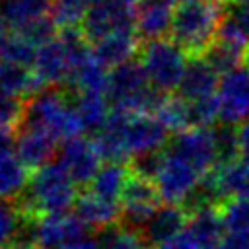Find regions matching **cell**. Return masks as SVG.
<instances>
[{
  "mask_svg": "<svg viewBox=\"0 0 249 249\" xmlns=\"http://www.w3.org/2000/svg\"><path fill=\"white\" fill-rule=\"evenodd\" d=\"M198 249H220L224 241V226L218 206H202L191 212L187 230Z\"/></svg>",
  "mask_w": 249,
  "mask_h": 249,
  "instance_id": "ffe728a7",
  "label": "cell"
},
{
  "mask_svg": "<svg viewBox=\"0 0 249 249\" xmlns=\"http://www.w3.org/2000/svg\"><path fill=\"white\" fill-rule=\"evenodd\" d=\"M220 80H222L220 74L208 64L204 56L189 58L185 76L179 86V95L191 103L214 97L218 93Z\"/></svg>",
  "mask_w": 249,
  "mask_h": 249,
  "instance_id": "ac0fdd59",
  "label": "cell"
},
{
  "mask_svg": "<svg viewBox=\"0 0 249 249\" xmlns=\"http://www.w3.org/2000/svg\"><path fill=\"white\" fill-rule=\"evenodd\" d=\"M80 27L60 29L58 35L37 51L33 64V74L43 84V88H62L68 86L70 76L82 56L89 51Z\"/></svg>",
  "mask_w": 249,
  "mask_h": 249,
  "instance_id": "5b68a950",
  "label": "cell"
},
{
  "mask_svg": "<svg viewBox=\"0 0 249 249\" xmlns=\"http://www.w3.org/2000/svg\"><path fill=\"white\" fill-rule=\"evenodd\" d=\"M239 2H249V0H239Z\"/></svg>",
  "mask_w": 249,
  "mask_h": 249,
  "instance_id": "f6af8a7d",
  "label": "cell"
},
{
  "mask_svg": "<svg viewBox=\"0 0 249 249\" xmlns=\"http://www.w3.org/2000/svg\"><path fill=\"white\" fill-rule=\"evenodd\" d=\"M14 148L23 165L33 173L51 163L56 150V138L39 126H19L16 130Z\"/></svg>",
  "mask_w": 249,
  "mask_h": 249,
  "instance_id": "9a60e30c",
  "label": "cell"
},
{
  "mask_svg": "<svg viewBox=\"0 0 249 249\" xmlns=\"http://www.w3.org/2000/svg\"><path fill=\"white\" fill-rule=\"evenodd\" d=\"M23 107L25 103L21 99L10 97L6 93L0 91V121L8 126H12L14 130L19 126L21 117H23Z\"/></svg>",
  "mask_w": 249,
  "mask_h": 249,
  "instance_id": "d590c367",
  "label": "cell"
},
{
  "mask_svg": "<svg viewBox=\"0 0 249 249\" xmlns=\"http://www.w3.org/2000/svg\"><path fill=\"white\" fill-rule=\"evenodd\" d=\"M245 53L247 51H239V49H233L230 45H224L220 41H216L204 54V58L208 60V64L220 74V76H226L237 68H241V60H245Z\"/></svg>",
  "mask_w": 249,
  "mask_h": 249,
  "instance_id": "1f68e13d",
  "label": "cell"
},
{
  "mask_svg": "<svg viewBox=\"0 0 249 249\" xmlns=\"http://www.w3.org/2000/svg\"><path fill=\"white\" fill-rule=\"evenodd\" d=\"M43 84L37 80L31 68L19 66V64H10V62H0V91L21 99L23 103L43 91Z\"/></svg>",
  "mask_w": 249,
  "mask_h": 249,
  "instance_id": "7402d4cb",
  "label": "cell"
},
{
  "mask_svg": "<svg viewBox=\"0 0 249 249\" xmlns=\"http://www.w3.org/2000/svg\"><path fill=\"white\" fill-rule=\"evenodd\" d=\"M56 2H62V4H70V6H78V8H84L88 10L95 0H56Z\"/></svg>",
  "mask_w": 249,
  "mask_h": 249,
  "instance_id": "ab89813d",
  "label": "cell"
},
{
  "mask_svg": "<svg viewBox=\"0 0 249 249\" xmlns=\"http://www.w3.org/2000/svg\"><path fill=\"white\" fill-rule=\"evenodd\" d=\"M130 175H132V171L124 163H105V165H101V169L97 171L93 181L88 185V191H91L93 195H97L101 198L121 204V196H123V191H124Z\"/></svg>",
  "mask_w": 249,
  "mask_h": 249,
  "instance_id": "4316f807",
  "label": "cell"
},
{
  "mask_svg": "<svg viewBox=\"0 0 249 249\" xmlns=\"http://www.w3.org/2000/svg\"><path fill=\"white\" fill-rule=\"evenodd\" d=\"M160 200L161 196L156 189V183L132 173L121 196V216L124 228L142 231L161 206Z\"/></svg>",
  "mask_w": 249,
  "mask_h": 249,
  "instance_id": "9c48e42d",
  "label": "cell"
},
{
  "mask_svg": "<svg viewBox=\"0 0 249 249\" xmlns=\"http://www.w3.org/2000/svg\"><path fill=\"white\" fill-rule=\"evenodd\" d=\"M156 117L163 123V126L169 130V132H185V130H191L195 128V121H193V109H191V103L187 99H183L179 93L173 95H165L156 111Z\"/></svg>",
  "mask_w": 249,
  "mask_h": 249,
  "instance_id": "83f0119b",
  "label": "cell"
},
{
  "mask_svg": "<svg viewBox=\"0 0 249 249\" xmlns=\"http://www.w3.org/2000/svg\"><path fill=\"white\" fill-rule=\"evenodd\" d=\"M16 243L23 249H101V239L78 214L29 218Z\"/></svg>",
  "mask_w": 249,
  "mask_h": 249,
  "instance_id": "7a4b0ae2",
  "label": "cell"
},
{
  "mask_svg": "<svg viewBox=\"0 0 249 249\" xmlns=\"http://www.w3.org/2000/svg\"><path fill=\"white\" fill-rule=\"evenodd\" d=\"M18 33H21L35 49L45 47L47 43H51V41L58 35V33H56V23H54V19H53L51 16L41 18V19L29 23V25H25V27L19 29Z\"/></svg>",
  "mask_w": 249,
  "mask_h": 249,
  "instance_id": "e575fe53",
  "label": "cell"
},
{
  "mask_svg": "<svg viewBox=\"0 0 249 249\" xmlns=\"http://www.w3.org/2000/svg\"><path fill=\"white\" fill-rule=\"evenodd\" d=\"M181 2H191V0H181Z\"/></svg>",
  "mask_w": 249,
  "mask_h": 249,
  "instance_id": "bcb514c9",
  "label": "cell"
},
{
  "mask_svg": "<svg viewBox=\"0 0 249 249\" xmlns=\"http://www.w3.org/2000/svg\"><path fill=\"white\" fill-rule=\"evenodd\" d=\"M245 66L249 68V49H247V53H245Z\"/></svg>",
  "mask_w": 249,
  "mask_h": 249,
  "instance_id": "ee69618b",
  "label": "cell"
},
{
  "mask_svg": "<svg viewBox=\"0 0 249 249\" xmlns=\"http://www.w3.org/2000/svg\"><path fill=\"white\" fill-rule=\"evenodd\" d=\"M204 177L206 175H202L195 165H191L187 160H183L165 146L161 156V165L158 169L154 183L165 204L185 206L191 200V196L196 193Z\"/></svg>",
  "mask_w": 249,
  "mask_h": 249,
  "instance_id": "52a82bcc",
  "label": "cell"
},
{
  "mask_svg": "<svg viewBox=\"0 0 249 249\" xmlns=\"http://www.w3.org/2000/svg\"><path fill=\"white\" fill-rule=\"evenodd\" d=\"M224 16V4L218 0L181 2L175 10L169 35L189 58L204 56L206 51L216 43Z\"/></svg>",
  "mask_w": 249,
  "mask_h": 249,
  "instance_id": "3957f363",
  "label": "cell"
},
{
  "mask_svg": "<svg viewBox=\"0 0 249 249\" xmlns=\"http://www.w3.org/2000/svg\"><path fill=\"white\" fill-rule=\"evenodd\" d=\"M167 148L195 165L202 175H208L218 165V150L212 128H191L177 134Z\"/></svg>",
  "mask_w": 249,
  "mask_h": 249,
  "instance_id": "8fae6325",
  "label": "cell"
},
{
  "mask_svg": "<svg viewBox=\"0 0 249 249\" xmlns=\"http://www.w3.org/2000/svg\"><path fill=\"white\" fill-rule=\"evenodd\" d=\"M78 196V187L68 171L58 161H51L31 173L25 193L18 198V206L27 220L68 214L76 206Z\"/></svg>",
  "mask_w": 249,
  "mask_h": 249,
  "instance_id": "6da1fadb",
  "label": "cell"
},
{
  "mask_svg": "<svg viewBox=\"0 0 249 249\" xmlns=\"http://www.w3.org/2000/svg\"><path fill=\"white\" fill-rule=\"evenodd\" d=\"M58 163L68 171L76 185H89L101 169V156L93 140L76 136L62 142L58 150Z\"/></svg>",
  "mask_w": 249,
  "mask_h": 249,
  "instance_id": "7c38bea8",
  "label": "cell"
},
{
  "mask_svg": "<svg viewBox=\"0 0 249 249\" xmlns=\"http://www.w3.org/2000/svg\"><path fill=\"white\" fill-rule=\"evenodd\" d=\"M175 0H140L136 4V35L142 43L167 39L171 33L173 16H175Z\"/></svg>",
  "mask_w": 249,
  "mask_h": 249,
  "instance_id": "5bb4252c",
  "label": "cell"
},
{
  "mask_svg": "<svg viewBox=\"0 0 249 249\" xmlns=\"http://www.w3.org/2000/svg\"><path fill=\"white\" fill-rule=\"evenodd\" d=\"M161 249H198V247H196V243L189 237V233L183 231L175 241H171L169 245H165V247H161Z\"/></svg>",
  "mask_w": 249,
  "mask_h": 249,
  "instance_id": "74e56055",
  "label": "cell"
},
{
  "mask_svg": "<svg viewBox=\"0 0 249 249\" xmlns=\"http://www.w3.org/2000/svg\"><path fill=\"white\" fill-rule=\"evenodd\" d=\"M53 12V0H4L0 6V16L4 23L19 31L25 25L51 16Z\"/></svg>",
  "mask_w": 249,
  "mask_h": 249,
  "instance_id": "d4e9b609",
  "label": "cell"
},
{
  "mask_svg": "<svg viewBox=\"0 0 249 249\" xmlns=\"http://www.w3.org/2000/svg\"><path fill=\"white\" fill-rule=\"evenodd\" d=\"M218 208H220L224 233L228 237L249 239V200L230 198L224 200Z\"/></svg>",
  "mask_w": 249,
  "mask_h": 249,
  "instance_id": "f546056e",
  "label": "cell"
},
{
  "mask_svg": "<svg viewBox=\"0 0 249 249\" xmlns=\"http://www.w3.org/2000/svg\"><path fill=\"white\" fill-rule=\"evenodd\" d=\"M136 6L119 0H95L80 25V31L88 43H97L107 35L119 31H136Z\"/></svg>",
  "mask_w": 249,
  "mask_h": 249,
  "instance_id": "ba28073f",
  "label": "cell"
},
{
  "mask_svg": "<svg viewBox=\"0 0 249 249\" xmlns=\"http://www.w3.org/2000/svg\"><path fill=\"white\" fill-rule=\"evenodd\" d=\"M29 179L31 173L19 160L12 142H0V200L19 198Z\"/></svg>",
  "mask_w": 249,
  "mask_h": 249,
  "instance_id": "d6986e66",
  "label": "cell"
},
{
  "mask_svg": "<svg viewBox=\"0 0 249 249\" xmlns=\"http://www.w3.org/2000/svg\"><path fill=\"white\" fill-rule=\"evenodd\" d=\"M167 128L156 115H130L126 124V148L130 160L144 154L161 152L167 142Z\"/></svg>",
  "mask_w": 249,
  "mask_h": 249,
  "instance_id": "4fadbf2b",
  "label": "cell"
},
{
  "mask_svg": "<svg viewBox=\"0 0 249 249\" xmlns=\"http://www.w3.org/2000/svg\"><path fill=\"white\" fill-rule=\"evenodd\" d=\"M189 218H191V212L185 206L161 204L158 212L152 216V220L146 224V228L142 230V235L152 247L161 249L171 241H175L187 230Z\"/></svg>",
  "mask_w": 249,
  "mask_h": 249,
  "instance_id": "2e32d148",
  "label": "cell"
},
{
  "mask_svg": "<svg viewBox=\"0 0 249 249\" xmlns=\"http://www.w3.org/2000/svg\"><path fill=\"white\" fill-rule=\"evenodd\" d=\"M216 138V150H218V165L222 163H231L241 158V148H239V136L237 128L231 124H220L214 130Z\"/></svg>",
  "mask_w": 249,
  "mask_h": 249,
  "instance_id": "836d02e7",
  "label": "cell"
},
{
  "mask_svg": "<svg viewBox=\"0 0 249 249\" xmlns=\"http://www.w3.org/2000/svg\"><path fill=\"white\" fill-rule=\"evenodd\" d=\"M16 138V130L0 121V142H12Z\"/></svg>",
  "mask_w": 249,
  "mask_h": 249,
  "instance_id": "f35d334b",
  "label": "cell"
},
{
  "mask_svg": "<svg viewBox=\"0 0 249 249\" xmlns=\"http://www.w3.org/2000/svg\"><path fill=\"white\" fill-rule=\"evenodd\" d=\"M6 249H23V247H21V245H18V243H12V245H8Z\"/></svg>",
  "mask_w": 249,
  "mask_h": 249,
  "instance_id": "7bdbcfd3",
  "label": "cell"
},
{
  "mask_svg": "<svg viewBox=\"0 0 249 249\" xmlns=\"http://www.w3.org/2000/svg\"><path fill=\"white\" fill-rule=\"evenodd\" d=\"M25 220L27 218L18 204H14L12 200H0V249L16 243Z\"/></svg>",
  "mask_w": 249,
  "mask_h": 249,
  "instance_id": "4dcf8cb0",
  "label": "cell"
},
{
  "mask_svg": "<svg viewBox=\"0 0 249 249\" xmlns=\"http://www.w3.org/2000/svg\"><path fill=\"white\" fill-rule=\"evenodd\" d=\"M76 214L89 226L99 230H109L115 226L117 218L121 216V204L101 198L93 195L91 191H86L78 196L76 202Z\"/></svg>",
  "mask_w": 249,
  "mask_h": 249,
  "instance_id": "cb8c5ba5",
  "label": "cell"
},
{
  "mask_svg": "<svg viewBox=\"0 0 249 249\" xmlns=\"http://www.w3.org/2000/svg\"><path fill=\"white\" fill-rule=\"evenodd\" d=\"M142 41L138 39L136 31H119L113 35L103 37L101 41L93 43V54L105 68H117L128 60L136 53H140Z\"/></svg>",
  "mask_w": 249,
  "mask_h": 249,
  "instance_id": "44dd1931",
  "label": "cell"
},
{
  "mask_svg": "<svg viewBox=\"0 0 249 249\" xmlns=\"http://www.w3.org/2000/svg\"><path fill=\"white\" fill-rule=\"evenodd\" d=\"M101 249H154L142 231L130 228H109L101 237Z\"/></svg>",
  "mask_w": 249,
  "mask_h": 249,
  "instance_id": "d6a6232c",
  "label": "cell"
},
{
  "mask_svg": "<svg viewBox=\"0 0 249 249\" xmlns=\"http://www.w3.org/2000/svg\"><path fill=\"white\" fill-rule=\"evenodd\" d=\"M220 121L224 124H241L249 117V68L241 66L222 76L218 86Z\"/></svg>",
  "mask_w": 249,
  "mask_h": 249,
  "instance_id": "30bf717a",
  "label": "cell"
},
{
  "mask_svg": "<svg viewBox=\"0 0 249 249\" xmlns=\"http://www.w3.org/2000/svg\"><path fill=\"white\" fill-rule=\"evenodd\" d=\"M72 103L74 109L84 124V132H89L91 136H95L103 124L109 119V101L105 97V93L99 91H72Z\"/></svg>",
  "mask_w": 249,
  "mask_h": 249,
  "instance_id": "603a6c76",
  "label": "cell"
},
{
  "mask_svg": "<svg viewBox=\"0 0 249 249\" xmlns=\"http://www.w3.org/2000/svg\"><path fill=\"white\" fill-rule=\"evenodd\" d=\"M37 51L21 33L14 29H6L0 35V62H10V64H19L33 68Z\"/></svg>",
  "mask_w": 249,
  "mask_h": 249,
  "instance_id": "f1b7e54d",
  "label": "cell"
},
{
  "mask_svg": "<svg viewBox=\"0 0 249 249\" xmlns=\"http://www.w3.org/2000/svg\"><path fill=\"white\" fill-rule=\"evenodd\" d=\"M6 31V23H4V19H2V16H0V35Z\"/></svg>",
  "mask_w": 249,
  "mask_h": 249,
  "instance_id": "60d3db41",
  "label": "cell"
},
{
  "mask_svg": "<svg viewBox=\"0 0 249 249\" xmlns=\"http://www.w3.org/2000/svg\"><path fill=\"white\" fill-rule=\"evenodd\" d=\"M19 126H39L62 142L84 136V124L74 109L72 93L62 88H45L27 99Z\"/></svg>",
  "mask_w": 249,
  "mask_h": 249,
  "instance_id": "277c9868",
  "label": "cell"
},
{
  "mask_svg": "<svg viewBox=\"0 0 249 249\" xmlns=\"http://www.w3.org/2000/svg\"><path fill=\"white\" fill-rule=\"evenodd\" d=\"M119 2H124V4H130V6H136L140 0H119Z\"/></svg>",
  "mask_w": 249,
  "mask_h": 249,
  "instance_id": "b9f144b4",
  "label": "cell"
},
{
  "mask_svg": "<svg viewBox=\"0 0 249 249\" xmlns=\"http://www.w3.org/2000/svg\"><path fill=\"white\" fill-rule=\"evenodd\" d=\"M107 82H109V72L107 68L95 58L93 51L89 49L82 60L76 64L70 82H68V89L72 91H99L105 93L107 89Z\"/></svg>",
  "mask_w": 249,
  "mask_h": 249,
  "instance_id": "484cf974",
  "label": "cell"
},
{
  "mask_svg": "<svg viewBox=\"0 0 249 249\" xmlns=\"http://www.w3.org/2000/svg\"><path fill=\"white\" fill-rule=\"evenodd\" d=\"M128 119H130V113L111 109L107 123L93 136L99 156H101V160H107V163H124V165L130 163V154L126 148Z\"/></svg>",
  "mask_w": 249,
  "mask_h": 249,
  "instance_id": "e0dca14e",
  "label": "cell"
},
{
  "mask_svg": "<svg viewBox=\"0 0 249 249\" xmlns=\"http://www.w3.org/2000/svg\"><path fill=\"white\" fill-rule=\"evenodd\" d=\"M228 14L241 25V29L249 35V2H235Z\"/></svg>",
  "mask_w": 249,
  "mask_h": 249,
  "instance_id": "8d00e7d4",
  "label": "cell"
},
{
  "mask_svg": "<svg viewBox=\"0 0 249 249\" xmlns=\"http://www.w3.org/2000/svg\"><path fill=\"white\" fill-rule=\"evenodd\" d=\"M138 54L140 64L154 89L165 95H169L173 89H179L189 64V56L173 39L142 43Z\"/></svg>",
  "mask_w": 249,
  "mask_h": 249,
  "instance_id": "8992f818",
  "label": "cell"
}]
</instances>
